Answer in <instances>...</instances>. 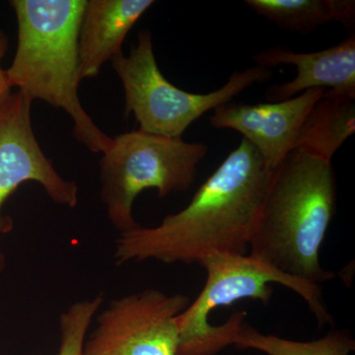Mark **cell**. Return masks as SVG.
<instances>
[{"mask_svg": "<svg viewBox=\"0 0 355 355\" xmlns=\"http://www.w3.org/2000/svg\"><path fill=\"white\" fill-rule=\"evenodd\" d=\"M245 3L280 29L300 34L340 20V0H246Z\"/></svg>", "mask_w": 355, "mask_h": 355, "instance_id": "14", "label": "cell"}, {"mask_svg": "<svg viewBox=\"0 0 355 355\" xmlns=\"http://www.w3.org/2000/svg\"><path fill=\"white\" fill-rule=\"evenodd\" d=\"M111 62L125 90V114H135L141 132L171 139H182L191 123L203 114L272 76L270 69L256 65L234 72L222 87L207 94L182 90L168 81L159 69L153 34L148 29L139 32L137 44L128 57L121 53Z\"/></svg>", "mask_w": 355, "mask_h": 355, "instance_id": "6", "label": "cell"}, {"mask_svg": "<svg viewBox=\"0 0 355 355\" xmlns=\"http://www.w3.org/2000/svg\"><path fill=\"white\" fill-rule=\"evenodd\" d=\"M324 91L310 89L291 99L266 104L227 103L214 110L209 123L242 135L272 171L293 150L306 116Z\"/></svg>", "mask_w": 355, "mask_h": 355, "instance_id": "9", "label": "cell"}, {"mask_svg": "<svg viewBox=\"0 0 355 355\" xmlns=\"http://www.w3.org/2000/svg\"><path fill=\"white\" fill-rule=\"evenodd\" d=\"M207 146L141 130L121 133L100 159L101 198L116 230L139 228L132 216L135 198L155 189L159 198L188 191Z\"/></svg>", "mask_w": 355, "mask_h": 355, "instance_id": "5", "label": "cell"}, {"mask_svg": "<svg viewBox=\"0 0 355 355\" xmlns=\"http://www.w3.org/2000/svg\"><path fill=\"white\" fill-rule=\"evenodd\" d=\"M355 132V96L324 91L306 116L293 150L331 162Z\"/></svg>", "mask_w": 355, "mask_h": 355, "instance_id": "12", "label": "cell"}, {"mask_svg": "<svg viewBox=\"0 0 355 355\" xmlns=\"http://www.w3.org/2000/svg\"><path fill=\"white\" fill-rule=\"evenodd\" d=\"M352 2H354V0H352ZM354 10H355V3H354ZM354 22H355V16H354V23H352V25H350V26H349V27H347V29H349V28H352V26H354Z\"/></svg>", "mask_w": 355, "mask_h": 355, "instance_id": "17", "label": "cell"}, {"mask_svg": "<svg viewBox=\"0 0 355 355\" xmlns=\"http://www.w3.org/2000/svg\"><path fill=\"white\" fill-rule=\"evenodd\" d=\"M102 303V296L98 295L73 303L60 315V345L58 355H84L89 327Z\"/></svg>", "mask_w": 355, "mask_h": 355, "instance_id": "15", "label": "cell"}, {"mask_svg": "<svg viewBox=\"0 0 355 355\" xmlns=\"http://www.w3.org/2000/svg\"><path fill=\"white\" fill-rule=\"evenodd\" d=\"M32 103L17 91L0 110V234L13 229L12 219L2 214L3 205L27 182L41 184L58 205L73 209L78 202L77 184L58 174L40 146L32 127ZM4 266L0 252V272Z\"/></svg>", "mask_w": 355, "mask_h": 355, "instance_id": "8", "label": "cell"}, {"mask_svg": "<svg viewBox=\"0 0 355 355\" xmlns=\"http://www.w3.org/2000/svg\"><path fill=\"white\" fill-rule=\"evenodd\" d=\"M153 0H87L78 31L81 80L99 76L103 65L123 53V41Z\"/></svg>", "mask_w": 355, "mask_h": 355, "instance_id": "11", "label": "cell"}, {"mask_svg": "<svg viewBox=\"0 0 355 355\" xmlns=\"http://www.w3.org/2000/svg\"><path fill=\"white\" fill-rule=\"evenodd\" d=\"M8 50V38L6 33L0 30V110L6 106L9 98L13 94L12 88L7 79L6 69L2 67V60Z\"/></svg>", "mask_w": 355, "mask_h": 355, "instance_id": "16", "label": "cell"}, {"mask_svg": "<svg viewBox=\"0 0 355 355\" xmlns=\"http://www.w3.org/2000/svg\"><path fill=\"white\" fill-rule=\"evenodd\" d=\"M198 265L205 268L207 279L197 298L177 318V355H216L233 345L247 313L238 311L218 326L210 323V314L217 308L245 299L268 305L273 284L286 287L302 298L318 326L334 324L321 286L292 277L250 254L218 252L207 254Z\"/></svg>", "mask_w": 355, "mask_h": 355, "instance_id": "4", "label": "cell"}, {"mask_svg": "<svg viewBox=\"0 0 355 355\" xmlns=\"http://www.w3.org/2000/svg\"><path fill=\"white\" fill-rule=\"evenodd\" d=\"M331 162L292 150L272 171L250 254L292 277L321 286L335 279L320 260L336 214Z\"/></svg>", "mask_w": 355, "mask_h": 355, "instance_id": "2", "label": "cell"}, {"mask_svg": "<svg viewBox=\"0 0 355 355\" xmlns=\"http://www.w3.org/2000/svg\"><path fill=\"white\" fill-rule=\"evenodd\" d=\"M270 175L258 151L242 139L184 209L158 225L121 233L116 263L191 265L218 252L247 254Z\"/></svg>", "mask_w": 355, "mask_h": 355, "instance_id": "1", "label": "cell"}, {"mask_svg": "<svg viewBox=\"0 0 355 355\" xmlns=\"http://www.w3.org/2000/svg\"><path fill=\"white\" fill-rule=\"evenodd\" d=\"M257 65L270 67L294 65L297 76L293 80L268 89L266 98L280 102L291 99L310 89L329 88L336 94L355 96V36L312 53H296L284 46H273L254 55Z\"/></svg>", "mask_w": 355, "mask_h": 355, "instance_id": "10", "label": "cell"}, {"mask_svg": "<svg viewBox=\"0 0 355 355\" xmlns=\"http://www.w3.org/2000/svg\"><path fill=\"white\" fill-rule=\"evenodd\" d=\"M239 349H253L266 355H349L355 342L347 330H331L323 338L312 342L287 340L266 335L246 321L242 324L233 342Z\"/></svg>", "mask_w": 355, "mask_h": 355, "instance_id": "13", "label": "cell"}, {"mask_svg": "<svg viewBox=\"0 0 355 355\" xmlns=\"http://www.w3.org/2000/svg\"><path fill=\"white\" fill-rule=\"evenodd\" d=\"M87 0H12L18 26L17 49L6 69L11 88L30 101L42 100L64 110L73 135L93 153L113 142L84 110L78 95V31Z\"/></svg>", "mask_w": 355, "mask_h": 355, "instance_id": "3", "label": "cell"}, {"mask_svg": "<svg viewBox=\"0 0 355 355\" xmlns=\"http://www.w3.org/2000/svg\"><path fill=\"white\" fill-rule=\"evenodd\" d=\"M190 303L154 288L114 299L98 315L84 355H177V318Z\"/></svg>", "mask_w": 355, "mask_h": 355, "instance_id": "7", "label": "cell"}]
</instances>
